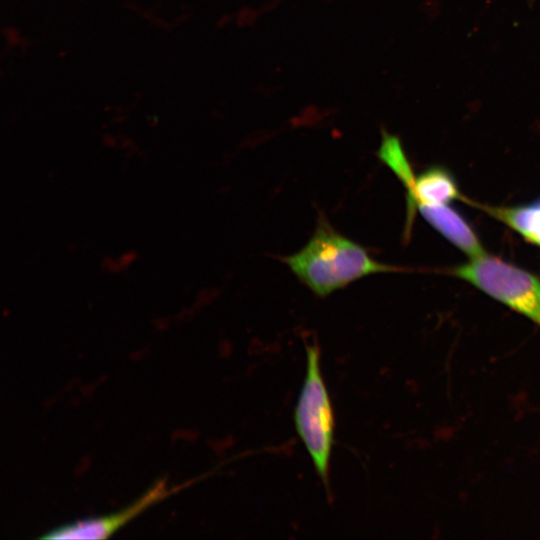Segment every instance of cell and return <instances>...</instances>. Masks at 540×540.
Returning <instances> with one entry per match:
<instances>
[{
    "label": "cell",
    "mask_w": 540,
    "mask_h": 540,
    "mask_svg": "<svg viewBox=\"0 0 540 540\" xmlns=\"http://www.w3.org/2000/svg\"><path fill=\"white\" fill-rule=\"evenodd\" d=\"M452 273L540 326V280L531 273L486 253Z\"/></svg>",
    "instance_id": "3957f363"
},
{
    "label": "cell",
    "mask_w": 540,
    "mask_h": 540,
    "mask_svg": "<svg viewBox=\"0 0 540 540\" xmlns=\"http://www.w3.org/2000/svg\"><path fill=\"white\" fill-rule=\"evenodd\" d=\"M487 210L529 242L540 245V200L525 206Z\"/></svg>",
    "instance_id": "5b68a950"
},
{
    "label": "cell",
    "mask_w": 540,
    "mask_h": 540,
    "mask_svg": "<svg viewBox=\"0 0 540 540\" xmlns=\"http://www.w3.org/2000/svg\"><path fill=\"white\" fill-rule=\"evenodd\" d=\"M294 423L318 476L328 488L335 421L316 345L306 346V374L294 410Z\"/></svg>",
    "instance_id": "7a4b0ae2"
},
{
    "label": "cell",
    "mask_w": 540,
    "mask_h": 540,
    "mask_svg": "<svg viewBox=\"0 0 540 540\" xmlns=\"http://www.w3.org/2000/svg\"><path fill=\"white\" fill-rule=\"evenodd\" d=\"M168 490L165 479L158 480L141 497L128 507L104 517L81 520L63 525L46 533L45 539H102L110 536L121 526L140 514L149 506L165 498Z\"/></svg>",
    "instance_id": "277c9868"
},
{
    "label": "cell",
    "mask_w": 540,
    "mask_h": 540,
    "mask_svg": "<svg viewBox=\"0 0 540 540\" xmlns=\"http://www.w3.org/2000/svg\"><path fill=\"white\" fill-rule=\"evenodd\" d=\"M281 260L318 297H326L369 275L401 271L375 260L363 246L339 233L322 214L309 241Z\"/></svg>",
    "instance_id": "6da1fadb"
}]
</instances>
